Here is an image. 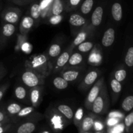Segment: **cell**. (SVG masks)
Masks as SVG:
<instances>
[{"label": "cell", "mask_w": 133, "mask_h": 133, "mask_svg": "<svg viewBox=\"0 0 133 133\" xmlns=\"http://www.w3.org/2000/svg\"><path fill=\"white\" fill-rule=\"evenodd\" d=\"M26 68L31 69L42 76L46 77L50 72V64L45 55L39 54L33 55L25 63Z\"/></svg>", "instance_id": "1"}, {"label": "cell", "mask_w": 133, "mask_h": 133, "mask_svg": "<svg viewBox=\"0 0 133 133\" xmlns=\"http://www.w3.org/2000/svg\"><path fill=\"white\" fill-rule=\"evenodd\" d=\"M109 106V99L105 84H104L98 96L93 102L91 110L96 114H103L106 112Z\"/></svg>", "instance_id": "2"}, {"label": "cell", "mask_w": 133, "mask_h": 133, "mask_svg": "<svg viewBox=\"0 0 133 133\" xmlns=\"http://www.w3.org/2000/svg\"><path fill=\"white\" fill-rule=\"evenodd\" d=\"M44 79L45 78L28 68H26V70L22 75L23 84L30 88L42 85L44 83Z\"/></svg>", "instance_id": "3"}, {"label": "cell", "mask_w": 133, "mask_h": 133, "mask_svg": "<svg viewBox=\"0 0 133 133\" xmlns=\"http://www.w3.org/2000/svg\"><path fill=\"white\" fill-rule=\"evenodd\" d=\"M104 84H105V83H104V78L102 77L99 79L95 83L94 85L92 87V88H91L90 91L87 98H86L85 102H84L85 107L88 110H91L92 103H93L94 100L96 99V97L98 96L99 94L100 91H101Z\"/></svg>", "instance_id": "4"}, {"label": "cell", "mask_w": 133, "mask_h": 133, "mask_svg": "<svg viewBox=\"0 0 133 133\" xmlns=\"http://www.w3.org/2000/svg\"><path fill=\"white\" fill-rule=\"evenodd\" d=\"M36 127V122L28 121L21 123L17 127L14 124L6 133H32L35 131Z\"/></svg>", "instance_id": "5"}, {"label": "cell", "mask_w": 133, "mask_h": 133, "mask_svg": "<svg viewBox=\"0 0 133 133\" xmlns=\"http://www.w3.org/2000/svg\"><path fill=\"white\" fill-rule=\"evenodd\" d=\"M20 12L18 10L16 9H8L3 12L1 18L5 23H12L14 24L16 23L19 19Z\"/></svg>", "instance_id": "6"}, {"label": "cell", "mask_w": 133, "mask_h": 133, "mask_svg": "<svg viewBox=\"0 0 133 133\" xmlns=\"http://www.w3.org/2000/svg\"><path fill=\"white\" fill-rule=\"evenodd\" d=\"M99 76V71L97 70H92L87 74L85 77L83 79V82L79 86V88L81 89H87L92 85L96 82Z\"/></svg>", "instance_id": "7"}, {"label": "cell", "mask_w": 133, "mask_h": 133, "mask_svg": "<svg viewBox=\"0 0 133 133\" xmlns=\"http://www.w3.org/2000/svg\"><path fill=\"white\" fill-rule=\"evenodd\" d=\"M95 119H96V117L92 115H88L83 118L80 125L78 127L79 133L90 131L92 129H93Z\"/></svg>", "instance_id": "8"}, {"label": "cell", "mask_w": 133, "mask_h": 133, "mask_svg": "<svg viewBox=\"0 0 133 133\" xmlns=\"http://www.w3.org/2000/svg\"><path fill=\"white\" fill-rule=\"evenodd\" d=\"M42 94V88L40 86L36 87H32L30 91V101L32 106L37 107L40 103Z\"/></svg>", "instance_id": "9"}, {"label": "cell", "mask_w": 133, "mask_h": 133, "mask_svg": "<svg viewBox=\"0 0 133 133\" xmlns=\"http://www.w3.org/2000/svg\"><path fill=\"white\" fill-rule=\"evenodd\" d=\"M115 40V31L113 28H109L104 33L102 38V44L105 47L112 45Z\"/></svg>", "instance_id": "10"}, {"label": "cell", "mask_w": 133, "mask_h": 133, "mask_svg": "<svg viewBox=\"0 0 133 133\" xmlns=\"http://www.w3.org/2000/svg\"><path fill=\"white\" fill-rule=\"evenodd\" d=\"M34 25V19L31 16H25L20 23V32L22 35H25L29 32Z\"/></svg>", "instance_id": "11"}, {"label": "cell", "mask_w": 133, "mask_h": 133, "mask_svg": "<svg viewBox=\"0 0 133 133\" xmlns=\"http://www.w3.org/2000/svg\"><path fill=\"white\" fill-rule=\"evenodd\" d=\"M103 15V9L101 6H97L94 11L93 12L92 15V24L94 26H99L101 24Z\"/></svg>", "instance_id": "12"}, {"label": "cell", "mask_w": 133, "mask_h": 133, "mask_svg": "<svg viewBox=\"0 0 133 133\" xmlns=\"http://www.w3.org/2000/svg\"><path fill=\"white\" fill-rule=\"evenodd\" d=\"M57 109H58V111L59 112V113H61V115L63 116L68 120H73L74 113L73 112L72 109L70 107L66 105H60L57 107Z\"/></svg>", "instance_id": "13"}, {"label": "cell", "mask_w": 133, "mask_h": 133, "mask_svg": "<svg viewBox=\"0 0 133 133\" xmlns=\"http://www.w3.org/2000/svg\"><path fill=\"white\" fill-rule=\"evenodd\" d=\"M80 75V71L77 70H65L62 73V77H63L66 81H74L79 77Z\"/></svg>", "instance_id": "14"}, {"label": "cell", "mask_w": 133, "mask_h": 133, "mask_svg": "<svg viewBox=\"0 0 133 133\" xmlns=\"http://www.w3.org/2000/svg\"><path fill=\"white\" fill-rule=\"evenodd\" d=\"M69 22L74 27H82L86 23V19L78 14H74L70 16Z\"/></svg>", "instance_id": "15"}, {"label": "cell", "mask_w": 133, "mask_h": 133, "mask_svg": "<svg viewBox=\"0 0 133 133\" xmlns=\"http://www.w3.org/2000/svg\"><path fill=\"white\" fill-rule=\"evenodd\" d=\"M51 125L53 127V129L55 130L56 131H61L65 126L62 117L57 115L52 117L51 119Z\"/></svg>", "instance_id": "16"}, {"label": "cell", "mask_w": 133, "mask_h": 133, "mask_svg": "<svg viewBox=\"0 0 133 133\" xmlns=\"http://www.w3.org/2000/svg\"><path fill=\"white\" fill-rule=\"evenodd\" d=\"M16 31V27L14 24L9 23H5L1 28V36L4 38L11 36Z\"/></svg>", "instance_id": "17"}, {"label": "cell", "mask_w": 133, "mask_h": 133, "mask_svg": "<svg viewBox=\"0 0 133 133\" xmlns=\"http://www.w3.org/2000/svg\"><path fill=\"white\" fill-rule=\"evenodd\" d=\"M112 15L113 18L117 22H119L122 19V16H123V12H122V5L119 3H115L113 4L111 9Z\"/></svg>", "instance_id": "18"}, {"label": "cell", "mask_w": 133, "mask_h": 133, "mask_svg": "<svg viewBox=\"0 0 133 133\" xmlns=\"http://www.w3.org/2000/svg\"><path fill=\"white\" fill-rule=\"evenodd\" d=\"M88 35H89V30L88 29H83V31H81L77 36L75 38L74 42H73L72 46H77L79 45L81 43L83 42L86 40L87 38L88 37Z\"/></svg>", "instance_id": "19"}, {"label": "cell", "mask_w": 133, "mask_h": 133, "mask_svg": "<svg viewBox=\"0 0 133 133\" xmlns=\"http://www.w3.org/2000/svg\"><path fill=\"white\" fill-rule=\"evenodd\" d=\"M71 53V51H64L61 54V55L58 56V58L57 61V67L61 68L64 67L66 64L68 63L69 58L70 57V53Z\"/></svg>", "instance_id": "20"}, {"label": "cell", "mask_w": 133, "mask_h": 133, "mask_svg": "<svg viewBox=\"0 0 133 133\" xmlns=\"http://www.w3.org/2000/svg\"><path fill=\"white\" fill-rule=\"evenodd\" d=\"M22 109V107L21 105H19V104L15 103H13L9 104V105H7V107H6V112L7 113L8 115L9 116V117L10 118L11 116H16L18 112H19V110Z\"/></svg>", "instance_id": "21"}, {"label": "cell", "mask_w": 133, "mask_h": 133, "mask_svg": "<svg viewBox=\"0 0 133 133\" xmlns=\"http://www.w3.org/2000/svg\"><path fill=\"white\" fill-rule=\"evenodd\" d=\"M53 84L56 88L58 90L66 89L68 86V82L66 81L62 77H57L54 78Z\"/></svg>", "instance_id": "22"}, {"label": "cell", "mask_w": 133, "mask_h": 133, "mask_svg": "<svg viewBox=\"0 0 133 133\" xmlns=\"http://www.w3.org/2000/svg\"><path fill=\"white\" fill-rule=\"evenodd\" d=\"M83 61V57L82 55L79 53H75L70 55L68 61V63L69 66H77V65L81 63Z\"/></svg>", "instance_id": "23"}, {"label": "cell", "mask_w": 133, "mask_h": 133, "mask_svg": "<svg viewBox=\"0 0 133 133\" xmlns=\"http://www.w3.org/2000/svg\"><path fill=\"white\" fill-rule=\"evenodd\" d=\"M63 5L61 0H54L51 7L52 15H59L63 11Z\"/></svg>", "instance_id": "24"}, {"label": "cell", "mask_w": 133, "mask_h": 133, "mask_svg": "<svg viewBox=\"0 0 133 133\" xmlns=\"http://www.w3.org/2000/svg\"><path fill=\"white\" fill-rule=\"evenodd\" d=\"M61 52V47L57 44H52L48 51V55L49 57L51 58H56L60 55Z\"/></svg>", "instance_id": "25"}, {"label": "cell", "mask_w": 133, "mask_h": 133, "mask_svg": "<svg viewBox=\"0 0 133 133\" xmlns=\"http://www.w3.org/2000/svg\"><path fill=\"white\" fill-rule=\"evenodd\" d=\"M122 107L125 112L131 111L133 108V96H129L125 98L122 104Z\"/></svg>", "instance_id": "26"}, {"label": "cell", "mask_w": 133, "mask_h": 133, "mask_svg": "<svg viewBox=\"0 0 133 133\" xmlns=\"http://www.w3.org/2000/svg\"><path fill=\"white\" fill-rule=\"evenodd\" d=\"M31 17L34 19H38L42 14V9L40 5L38 4H34L31 7Z\"/></svg>", "instance_id": "27"}, {"label": "cell", "mask_w": 133, "mask_h": 133, "mask_svg": "<svg viewBox=\"0 0 133 133\" xmlns=\"http://www.w3.org/2000/svg\"><path fill=\"white\" fill-rule=\"evenodd\" d=\"M83 118H84V111H83V109L82 108H79L77 110L75 114H74V118H73L74 124H75V125L77 128L79 126V125H80Z\"/></svg>", "instance_id": "28"}, {"label": "cell", "mask_w": 133, "mask_h": 133, "mask_svg": "<svg viewBox=\"0 0 133 133\" xmlns=\"http://www.w3.org/2000/svg\"><path fill=\"white\" fill-rule=\"evenodd\" d=\"M94 5L93 0H85L82 4L81 10L83 14H87L91 11Z\"/></svg>", "instance_id": "29"}, {"label": "cell", "mask_w": 133, "mask_h": 133, "mask_svg": "<svg viewBox=\"0 0 133 133\" xmlns=\"http://www.w3.org/2000/svg\"><path fill=\"white\" fill-rule=\"evenodd\" d=\"M15 96L17 99L20 100L24 99L27 96V91L24 87L22 86H18L16 88L15 91H14Z\"/></svg>", "instance_id": "30"}, {"label": "cell", "mask_w": 133, "mask_h": 133, "mask_svg": "<svg viewBox=\"0 0 133 133\" xmlns=\"http://www.w3.org/2000/svg\"><path fill=\"white\" fill-rule=\"evenodd\" d=\"M77 46L79 51L83 52V53H87V52L90 51L93 48L94 44L91 42H83Z\"/></svg>", "instance_id": "31"}, {"label": "cell", "mask_w": 133, "mask_h": 133, "mask_svg": "<svg viewBox=\"0 0 133 133\" xmlns=\"http://www.w3.org/2000/svg\"><path fill=\"white\" fill-rule=\"evenodd\" d=\"M33 111V107H27L21 109L19 112L16 116L17 118H25V117H27V116L30 115Z\"/></svg>", "instance_id": "32"}, {"label": "cell", "mask_w": 133, "mask_h": 133, "mask_svg": "<svg viewBox=\"0 0 133 133\" xmlns=\"http://www.w3.org/2000/svg\"><path fill=\"white\" fill-rule=\"evenodd\" d=\"M125 62L127 66L129 67H132L133 66V48L131 47L127 50L126 53L125 58Z\"/></svg>", "instance_id": "33"}, {"label": "cell", "mask_w": 133, "mask_h": 133, "mask_svg": "<svg viewBox=\"0 0 133 133\" xmlns=\"http://www.w3.org/2000/svg\"><path fill=\"white\" fill-rule=\"evenodd\" d=\"M124 123H125V126L126 131L127 132H130V129H131V127H132V125L133 123V112H131L127 116H126V117L124 119Z\"/></svg>", "instance_id": "34"}, {"label": "cell", "mask_w": 133, "mask_h": 133, "mask_svg": "<svg viewBox=\"0 0 133 133\" xmlns=\"http://www.w3.org/2000/svg\"><path fill=\"white\" fill-rule=\"evenodd\" d=\"M127 76V71L124 69H119L117 70L114 74V77L118 81L122 82L125 80Z\"/></svg>", "instance_id": "35"}, {"label": "cell", "mask_w": 133, "mask_h": 133, "mask_svg": "<svg viewBox=\"0 0 133 133\" xmlns=\"http://www.w3.org/2000/svg\"><path fill=\"white\" fill-rule=\"evenodd\" d=\"M110 87L113 92L116 94H118L122 90V84L120 82L118 81L116 79H113L110 82Z\"/></svg>", "instance_id": "36"}, {"label": "cell", "mask_w": 133, "mask_h": 133, "mask_svg": "<svg viewBox=\"0 0 133 133\" xmlns=\"http://www.w3.org/2000/svg\"><path fill=\"white\" fill-rule=\"evenodd\" d=\"M0 122H6V123L12 122L11 121V118L9 117L6 111L2 109H0Z\"/></svg>", "instance_id": "37"}, {"label": "cell", "mask_w": 133, "mask_h": 133, "mask_svg": "<svg viewBox=\"0 0 133 133\" xmlns=\"http://www.w3.org/2000/svg\"><path fill=\"white\" fill-rule=\"evenodd\" d=\"M62 20V16L59 15H52L49 19V22L51 25H57L61 23Z\"/></svg>", "instance_id": "38"}, {"label": "cell", "mask_w": 133, "mask_h": 133, "mask_svg": "<svg viewBox=\"0 0 133 133\" xmlns=\"http://www.w3.org/2000/svg\"><path fill=\"white\" fill-rule=\"evenodd\" d=\"M13 125H14V123L10 122V123H5L2 125H0V133H6L12 127Z\"/></svg>", "instance_id": "39"}, {"label": "cell", "mask_w": 133, "mask_h": 133, "mask_svg": "<svg viewBox=\"0 0 133 133\" xmlns=\"http://www.w3.org/2000/svg\"><path fill=\"white\" fill-rule=\"evenodd\" d=\"M120 119L118 118H109L108 120L107 121V124L109 127H112V126L116 125L119 123Z\"/></svg>", "instance_id": "40"}, {"label": "cell", "mask_w": 133, "mask_h": 133, "mask_svg": "<svg viewBox=\"0 0 133 133\" xmlns=\"http://www.w3.org/2000/svg\"><path fill=\"white\" fill-rule=\"evenodd\" d=\"M94 129L96 130V131H101L104 128V125L102 122L97 119H95L94 123L93 125Z\"/></svg>", "instance_id": "41"}, {"label": "cell", "mask_w": 133, "mask_h": 133, "mask_svg": "<svg viewBox=\"0 0 133 133\" xmlns=\"http://www.w3.org/2000/svg\"><path fill=\"white\" fill-rule=\"evenodd\" d=\"M9 83H6V84H3V85L0 87V101H1L2 98L3 97L6 90H7V88H9Z\"/></svg>", "instance_id": "42"}, {"label": "cell", "mask_w": 133, "mask_h": 133, "mask_svg": "<svg viewBox=\"0 0 133 133\" xmlns=\"http://www.w3.org/2000/svg\"><path fill=\"white\" fill-rule=\"evenodd\" d=\"M123 117V114L119 112H110L109 115V118H118L122 119Z\"/></svg>", "instance_id": "43"}, {"label": "cell", "mask_w": 133, "mask_h": 133, "mask_svg": "<svg viewBox=\"0 0 133 133\" xmlns=\"http://www.w3.org/2000/svg\"><path fill=\"white\" fill-rule=\"evenodd\" d=\"M6 74V70H5V68L2 66V65H0V81H1V79L5 77Z\"/></svg>", "instance_id": "44"}, {"label": "cell", "mask_w": 133, "mask_h": 133, "mask_svg": "<svg viewBox=\"0 0 133 133\" xmlns=\"http://www.w3.org/2000/svg\"><path fill=\"white\" fill-rule=\"evenodd\" d=\"M80 1L81 0H70V3L71 6H75L79 5Z\"/></svg>", "instance_id": "45"}, {"label": "cell", "mask_w": 133, "mask_h": 133, "mask_svg": "<svg viewBox=\"0 0 133 133\" xmlns=\"http://www.w3.org/2000/svg\"><path fill=\"white\" fill-rule=\"evenodd\" d=\"M40 133H51L48 130H43Z\"/></svg>", "instance_id": "46"}, {"label": "cell", "mask_w": 133, "mask_h": 133, "mask_svg": "<svg viewBox=\"0 0 133 133\" xmlns=\"http://www.w3.org/2000/svg\"><path fill=\"white\" fill-rule=\"evenodd\" d=\"M95 133H103V132H101V131H97V132H95Z\"/></svg>", "instance_id": "47"}, {"label": "cell", "mask_w": 133, "mask_h": 133, "mask_svg": "<svg viewBox=\"0 0 133 133\" xmlns=\"http://www.w3.org/2000/svg\"><path fill=\"white\" fill-rule=\"evenodd\" d=\"M82 133H92V132H89V131H87V132H82Z\"/></svg>", "instance_id": "48"}]
</instances>
